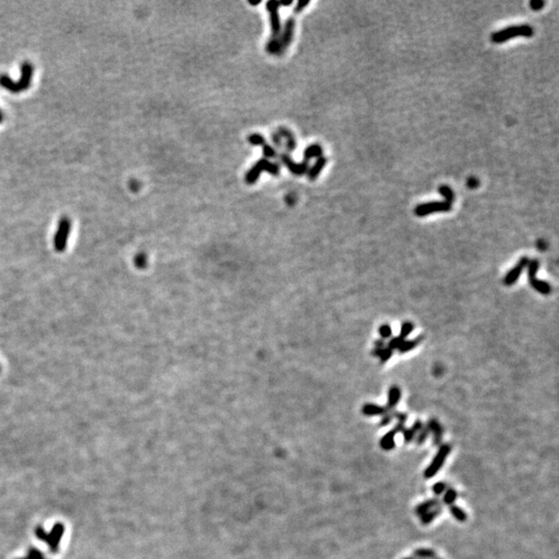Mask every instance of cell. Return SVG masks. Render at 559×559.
<instances>
[{"label":"cell","mask_w":559,"mask_h":559,"mask_svg":"<svg viewBox=\"0 0 559 559\" xmlns=\"http://www.w3.org/2000/svg\"><path fill=\"white\" fill-rule=\"evenodd\" d=\"M21 73L22 75L17 82L13 81L7 75H2L0 76V85H2L4 88L10 90L11 92L17 93V92L24 91L25 89L30 87V84H31L32 75H33L32 65L28 61L23 63L21 66Z\"/></svg>","instance_id":"1"},{"label":"cell","mask_w":559,"mask_h":559,"mask_svg":"<svg viewBox=\"0 0 559 559\" xmlns=\"http://www.w3.org/2000/svg\"><path fill=\"white\" fill-rule=\"evenodd\" d=\"M533 33V28L528 24L513 25L493 32L491 35V40L495 44H501L515 37H531Z\"/></svg>","instance_id":"2"},{"label":"cell","mask_w":559,"mask_h":559,"mask_svg":"<svg viewBox=\"0 0 559 559\" xmlns=\"http://www.w3.org/2000/svg\"><path fill=\"white\" fill-rule=\"evenodd\" d=\"M263 171L268 172L273 176H279L281 172V167L278 163H273L267 159H260L258 162L254 164L251 169L246 172L244 180L247 184H254L259 179Z\"/></svg>","instance_id":"3"},{"label":"cell","mask_w":559,"mask_h":559,"mask_svg":"<svg viewBox=\"0 0 559 559\" xmlns=\"http://www.w3.org/2000/svg\"><path fill=\"white\" fill-rule=\"evenodd\" d=\"M395 419L398 420V423L397 425L390 430L388 431L384 436H382V438L380 439V446L383 450H391L395 448V437L397 434L399 433H402L404 430H405V423L406 421H407V415H406L405 412H398L396 411V416H395Z\"/></svg>","instance_id":"4"},{"label":"cell","mask_w":559,"mask_h":559,"mask_svg":"<svg viewBox=\"0 0 559 559\" xmlns=\"http://www.w3.org/2000/svg\"><path fill=\"white\" fill-rule=\"evenodd\" d=\"M450 450H451V446L449 444H447V443H444L439 447V449H438L437 453L435 454L434 459L432 460L431 464L429 465V467L424 472L425 479H432L438 473V471L443 466V464H444V462H445V460L447 458V456L449 454Z\"/></svg>","instance_id":"5"},{"label":"cell","mask_w":559,"mask_h":559,"mask_svg":"<svg viewBox=\"0 0 559 559\" xmlns=\"http://www.w3.org/2000/svg\"><path fill=\"white\" fill-rule=\"evenodd\" d=\"M451 211V204L445 201H432L422 203L415 210V214L418 217H426L435 213H447Z\"/></svg>","instance_id":"6"},{"label":"cell","mask_w":559,"mask_h":559,"mask_svg":"<svg viewBox=\"0 0 559 559\" xmlns=\"http://www.w3.org/2000/svg\"><path fill=\"white\" fill-rule=\"evenodd\" d=\"M528 280L533 289H535L537 292L544 295H548L551 293V286L542 280H539L536 278V273L540 268V262L537 259H533L529 261L528 263Z\"/></svg>","instance_id":"7"},{"label":"cell","mask_w":559,"mask_h":559,"mask_svg":"<svg viewBox=\"0 0 559 559\" xmlns=\"http://www.w3.org/2000/svg\"><path fill=\"white\" fill-rule=\"evenodd\" d=\"M279 8L280 4L276 0H271V2L266 3V10L270 13V21H271V28H272V37L273 39H277L280 37L282 32V23L281 18L279 14Z\"/></svg>","instance_id":"8"},{"label":"cell","mask_w":559,"mask_h":559,"mask_svg":"<svg viewBox=\"0 0 559 559\" xmlns=\"http://www.w3.org/2000/svg\"><path fill=\"white\" fill-rule=\"evenodd\" d=\"M279 160L293 175H296V176H301V175L307 174L310 168V164L308 161L303 160L301 163H295L293 162V160L291 159V157L287 154V152H282V154H280Z\"/></svg>","instance_id":"9"},{"label":"cell","mask_w":559,"mask_h":559,"mask_svg":"<svg viewBox=\"0 0 559 559\" xmlns=\"http://www.w3.org/2000/svg\"><path fill=\"white\" fill-rule=\"evenodd\" d=\"M71 228H72L71 221L68 218H63L59 221V225H58L55 237H54V246H55L56 251H58V252L65 251V249L67 246L68 238H69V235H70V232H71Z\"/></svg>","instance_id":"10"},{"label":"cell","mask_w":559,"mask_h":559,"mask_svg":"<svg viewBox=\"0 0 559 559\" xmlns=\"http://www.w3.org/2000/svg\"><path fill=\"white\" fill-rule=\"evenodd\" d=\"M295 24H296L295 19L293 17H290V18H288L286 20L284 28H282L281 35L278 38L279 44H280V54L281 55L283 53H285V51H287L288 47L292 43L294 31H295Z\"/></svg>","instance_id":"11"},{"label":"cell","mask_w":559,"mask_h":559,"mask_svg":"<svg viewBox=\"0 0 559 559\" xmlns=\"http://www.w3.org/2000/svg\"><path fill=\"white\" fill-rule=\"evenodd\" d=\"M529 261L530 260L527 257H522L520 259V261L517 263V265L506 274V276H505V278L503 280L504 285L505 286L514 285L517 282V280L520 278V276L523 273L524 268H526V266L528 265Z\"/></svg>","instance_id":"12"},{"label":"cell","mask_w":559,"mask_h":559,"mask_svg":"<svg viewBox=\"0 0 559 559\" xmlns=\"http://www.w3.org/2000/svg\"><path fill=\"white\" fill-rule=\"evenodd\" d=\"M327 162H328L327 158H325V157H323V156L320 157V158H318V159L316 160V162L314 163V165H313L312 167L309 168V170H308V172H307L308 178H309L311 181L316 180V179L319 177V175L321 174V172H322V170L324 169V167L326 166Z\"/></svg>","instance_id":"13"},{"label":"cell","mask_w":559,"mask_h":559,"mask_svg":"<svg viewBox=\"0 0 559 559\" xmlns=\"http://www.w3.org/2000/svg\"><path fill=\"white\" fill-rule=\"evenodd\" d=\"M427 425L430 429V434H432L433 436V444L435 446L440 445L442 440V435H443V429L440 423L436 419H431Z\"/></svg>","instance_id":"14"},{"label":"cell","mask_w":559,"mask_h":559,"mask_svg":"<svg viewBox=\"0 0 559 559\" xmlns=\"http://www.w3.org/2000/svg\"><path fill=\"white\" fill-rule=\"evenodd\" d=\"M277 132L282 137V139H286V150L288 152L295 151L297 143H296V139H295L293 133L290 130H288V129H286L284 127L279 128Z\"/></svg>","instance_id":"15"},{"label":"cell","mask_w":559,"mask_h":559,"mask_svg":"<svg viewBox=\"0 0 559 559\" xmlns=\"http://www.w3.org/2000/svg\"><path fill=\"white\" fill-rule=\"evenodd\" d=\"M441 500L438 498V497H435V498H432V499H429L427 501H424L422 503H420L419 505H417L416 507V514L420 517H422L423 515H425L426 513L430 512L431 510L435 509L436 506L438 505H441Z\"/></svg>","instance_id":"16"},{"label":"cell","mask_w":559,"mask_h":559,"mask_svg":"<svg viewBox=\"0 0 559 559\" xmlns=\"http://www.w3.org/2000/svg\"><path fill=\"white\" fill-rule=\"evenodd\" d=\"M387 408L385 407V406H380V405H376V404H373V403H367L363 406L362 408V412L366 416V417H378V416H384L386 412H387Z\"/></svg>","instance_id":"17"},{"label":"cell","mask_w":559,"mask_h":559,"mask_svg":"<svg viewBox=\"0 0 559 559\" xmlns=\"http://www.w3.org/2000/svg\"><path fill=\"white\" fill-rule=\"evenodd\" d=\"M423 426H424V425H423L422 421H421V420H417V421L413 423V425H412L411 428H408V429H406V428H405V430L402 432V433H403V437H404V442H405V443H407V444L410 443V442H412V441L416 439L418 433H419V432L421 431V429L423 428Z\"/></svg>","instance_id":"18"},{"label":"cell","mask_w":559,"mask_h":559,"mask_svg":"<svg viewBox=\"0 0 559 559\" xmlns=\"http://www.w3.org/2000/svg\"><path fill=\"white\" fill-rule=\"evenodd\" d=\"M400 399H401V389H400V387L398 385L390 386V388L388 390L387 404L385 405V407L387 408L388 411L395 410L396 406L398 405Z\"/></svg>","instance_id":"19"},{"label":"cell","mask_w":559,"mask_h":559,"mask_svg":"<svg viewBox=\"0 0 559 559\" xmlns=\"http://www.w3.org/2000/svg\"><path fill=\"white\" fill-rule=\"evenodd\" d=\"M323 156V148L319 144H312L308 146L303 151V158L304 161H310L315 158H320Z\"/></svg>","instance_id":"20"},{"label":"cell","mask_w":559,"mask_h":559,"mask_svg":"<svg viewBox=\"0 0 559 559\" xmlns=\"http://www.w3.org/2000/svg\"><path fill=\"white\" fill-rule=\"evenodd\" d=\"M423 340H424V337H423V336H419V337H417L416 339L409 340V341L404 340V341L401 343V345L399 346V348H398L397 350H398L400 353H406V352H408V351H411V350H413V349H415Z\"/></svg>","instance_id":"21"},{"label":"cell","mask_w":559,"mask_h":559,"mask_svg":"<svg viewBox=\"0 0 559 559\" xmlns=\"http://www.w3.org/2000/svg\"><path fill=\"white\" fill-rule=\"evenodd\" d=\"M443 511V507H442V504L441 505H438L436 506L435 509L431 510L430 512L426 513L425 515H423L421 517V521H422V524L423 525H429L430 523H432L437 517L440 516V514L442 513Z\"/></svg>","instance_id":"22"},{"label":"cell","mask_w":559,"mask_h":559,"mask_svg":"<svg viewBox=\"0 0 559 559\" xmlns=\"http://www.w3.org/2000/svg\"><path fill=\"white\" fill-rule=\"evenodd\" d=\"M448 510H449V513L451 514V516L457 520L459 521L461 523H464L466 520H467V515L466 513L464 512V510H462L460 506L456 505V504H451L448 506Z\"/></svg>","instance_id":"23"},{"label":"cell","mask_w":559,"mask_h":559,"mask_svg":"<svg viewBox=\"0 0 559 559\" xmlns=\"http://www.w3.org/2000/svg\"><path fill=\"white\" fill-rule=\"evenodd\" d=\"M371 353H372L373 357H376V358H379V359H380L381 364L386 363V362L391 358V355H392V351H391L389 348H387V347L382 348V349L374 348V349L372 350Z\"/></svg>","instance_id":"24"},{"label":"cell","mask_w":559,"mask_h":559,"mask_svg":"<svg viewBox=\"0 0 559 559\" xmlns=\"http://www.w3.org/2000/svg\"><path fill=\"white\" fill-rule=\"evenodd\" d=\"M457 498H458V492H457L453 488L447 487V489L443 493L441 503L444 504V505L449 506L451 504H454V501L457 500Z\"/></svg>","instance_id":"25"},{"label":"cell","mask_w":559,"mask_h":559,"mask_svg":"<svg viewBox=\"0 0 559 559\" xmlns=\"http://www.w3.org/2000/svg\"><path fill=\"white\" fill-rule=\"evenodd\" d=\"M413 556L420 559H437L438 558L437 554L433 550L426 549V548H419L415 550Z\"/></svg>","instance_id":"26"},{"label":"cell","mask_w":559,"mask_h":559,"mask_svg":"<svg viewBox=\"0 0 559 559\" xmlns=\"http://www.w3.org/2000/svg\"><path fill=\"white\" fill-rule=\"evenodd\" d=\"M438 193L445 199L444 201L449 203V204H451V203L454 201V193L448 185H444V184L440 185L438 188Z\"/></svg>","instance_id":"27"},{"label":"cell","mask_w":559,"mask_h":559,"mask_svg":"<svg viewBox=\"0 0 559 559\" xmlns=\"http://www.w3.org/2000/svg\"><path fill=\"white\" fill-rule=\"evenodd\" d=\"M247 141L251 145H254V146H263L266 144V139L263 135L261 134H257V133H254V134H251L249 137H247Z\"/></svg>","instance_id":"28"},{"label":"cell","mask_w":559,"mask_h":559,"mask_svg":"<svg viewBox=\"0 0 559 559\" xmlns=\"http://www.w3.org/2000/svg\"><path fill=\"white\" fill-rule=\"evenodd\" d=\"M429 435H430V429H429L428 425L423 426V428H422L421 431L418 433V435H417V437H416V439H415V440H416V444H417V445H423V444L426 442V440H427V438L429 437Z\"/></svg>","instance_id":"29"},{"label":"cell","mask_w":559,"mask_h":559,"mask_svg":"<svg viewBox=\"0 0 559 559\" xmlns=\"http://www.w3.org/2000/svg\"><path fill=\"white\" fill-rule=\"evenodd\" d=\"M413 328H415V325H413L412 322H410V321H405V322L402 324V326H401V330H400L399 337H400L401 339L405 340L406 338H407V337L412 333Z\"/></svg>","instance_id":"30"},{"label":"cell","mask_w":559,"mask_h":559,"mask_svg":"<svg viewBox=\"0 0 559 559\" xmlns=\"http://www.w3.org/2000/svg\"><path fill=\"white\" fill-rule=\"evenodd\" d=\"M262 152H263L264 159L271 160V159H276V158H278V151H277V149H276L274 146L270 145V144L263 145Z\"/></svg>","instance_id":"31"},{"label":"cell","mask_w":559,"mask_h":559,"mask_svg":"<svg viewBox=\"0 0 559 559\" xmlns=\"http://www.w3.org/2000/svg\"><path fill=\"white\" fill-rule=\"evenodd\" d=\"M395 416H396V410L387 411L384 416H382V419H381V421H380V427L388 426V425L394 421Z\"/></svg>","instance_id":"32"},{"label":"cell","mask_w":559,"mask_h":559,"mask_svg":"<svg viewBox=\"0 0 559 559\" xmlns=\"http://www.w3.org/2000/svg\"><path fill=\"white\" fill-rule=\"evenodd\" d=\"M446 489H447V485L445 483H443V482H438L432 487V491L436 496L442 495L445 492Z\"/></svg>","instance_id":"33"},{"label":"cell","mask_w":559,"mask_h":559,"mask_svg":"<svg viewBox=\"0 0 559 559\" xmlns=\"http://www.w3.org/2000/svg\"><path fill=\"white\" fill-rule=\"evenodd\" d=\"M391 327L388 325V324H383L379 327V334L381 336V339L383 340H386L388 338H390L391 336Z\"/></svg>","instance_id":"34"},{"label":"cell","mask_w":559,"mask_h":559,"mask_svg":"<svg viewBox=\"0 0 559 559\" xmlns=\"http://www.w3.org/2000/svg\"><path fill=\"white\" fill-rule=\"evenodd\" d=\"M403 341H404V340L401 339L399 336H398V337H395V338H391V339L389 340L388 344H387V348H389L391 351L397 350Z\"/></svg>","instance_id":"35"},{"label":"cell","mask_w":559,"mask_h":559,"mask_svg":"<svg viewBox=\"0 0 559 559\" xmlns=\"http://www.w3.org/2000/svg\"><path fill=\"white\" fill-rule=\"evenodd\" d=\"M309 5H310V2H303V0H299V2H297L296 6H295V8H294V10H293V12H294L295 14H299V13H301V12L304 10V8H306V7L309 6Z\"/></svg>","instance_id":"36"},{"label":"cell","mask_w":559,"mask_h":559,"mask_svg":"<svg viewBox=\"0 0 559 559\" xmlns=\"http://www.w3.org/2000/svg\"><path fill=\"white\" fill-rule=\"evenodd\" d=\"M272 139H273V142H274V144L276 145V147H278V148H281V147H282V145H283V139H282V137L279 135V133H278L277 131L273 133Z\"/></svg>","instance_id":"37"},{"label":"cell","mask_w":559,"mask_h":559,"mask_svg":"<svg viewBox=\"0 0 559 559\" xmlns=\"http://www.w3.org/2000/svg\"><path fill=\"white\" fill-rule=\"evenodd\" d=\"M544 6H545V2H543V0H532V2H530V8L533 11H539Z\"/></svg>","instance_id":"38"},{"label":"cell","mask_w":559,"mask_h":559,"mask_svg":"<svg viewBox=\"0 0 559 559\" xmlns=\"http://www.w3.org/2000/svg\"><path fill=\"white\" fill-rule=\"evenodd\" d=\"M385 346H386L385 340H383V339H378V340L375 341V348L382 349V348H385Z\"/></svg>","instance_id":"39"},{"label":"cell","mask_w":559,"mask_h":559,"mask_svg":"<svg viewBox=\"0 0 559 559\" xmlns=\"http://www.w3.org/2000/svg\"><path fill=\"white\" fill-rule=\"evenodd\" d=\"M474 182H478V180H477L475 178H470V179L468 180V183H467V184H468L470 188H475L478 184H475Z\"/></svg>","instance_id":"40"},{"label":"cell","mask_w":559,"mask_h":559,"mask_svg":"<svg viewBox=\"0 0 559 559\" xmlns=\"http://www.w3.org/2000/svg\"><path fill=\"white\" fill-rule=\"evenodd\" d=\"M279 4H280V6H283V7H289V6H291L293 4V2H292V0H290V2H282V3H279Z\"/></svg>","instance_id":"41"},{"label":"cell","mask_w":559,"mask_h":559,"mask_svg":"<svg viewBox=\"0 0 559 559\" xmlns=\"http://www.w3.org/2000/svg\"><path fill=\"white\" fill-rule=\"evenodd\" d=\"M249 4H250V5H252V6H258V5H260V4H261V2H257V3H252V2H249Z\"/></svg>","instance_id":"42"},{"label":"cell","mask_w":559,"mask_h":559,"mask_svg":"<svg viewBox=\"0 0 559 559\" xmlns=\"http://www.w3.org/2000/svg\"><path fill=\"white\" fill-rule=\"evenodd\" d=\"M403 559H420L418 557H415V556H410V557H406V558H403Z\"/></svg>","instance_id":"43"},{"label":"cell","mask_w":559,"mask_h":559,"mask_svg":"<svg viewBox=\"0 0 559 559\" xmlns=\"http://www.w3.org/2000/svg\"><path fill=\"white\" fill-rule=\"evenodd\" d=\"M437 559H439V558H437Z\"/></svg>","instance_id":"44"}]
</instances>
